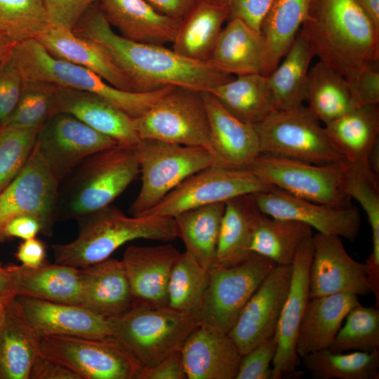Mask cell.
<instances>
[{"label": "cell", "mask_w": 379, "mask_h": 379, "mask_svg": "<svg viewBox=\"0 0 379 379\" xmlns=\"http://www.w3.org/2000/svg\"><path fill=\"white\" fill-rule=\"evenodd\" d=\"M72 31L102 44L131 79L135 92L168 86L208 91L234 78L208 62L187 59L164 45L138 42L117 34L99 2L88 8Z\"/></svg>", "instance_id": "obj_1"}, {"label": "cell", "mask_w": 379, "mask_h": 379, "mask_svg": "<svg viewBox=\"0 0 379 379\" xmlns=\"http://www.w3.org/2000/svg\"><path fill=\"white\" fill-rule=\"evenodd\" d=\"M300 32L314 56L347 81L379 67V29L357 0H311Z\"/></svg>", "instance_id": "obj_2"}, {"label": "cell", "mask_w": 379, "mask_h": 379, "mask_svg": "<svg viewBox=\"0 0 379 379\" xmlns=\"http://www.w3.org/2000/svg\"><path fill=\"white\" fill-rule=\"evenodd\" d=\"M77 237L52 246L56 263L77 268L109 258L124 244L137 239L171 241L178 238L173 218L158 215L128 217L112 204L80 220Z\"/></svg>", "instance_id": "obj_3"}, {"label": "cell", "mask_w": 379, "mask_h": 379, "mask_svg": "<svg viewBox=\"0 0 379 379\" xmlns=\"http://www.w3.org/2000/svg\"><path fill=\"white\" fill-rule=\"evenodd\" d=\"M9 59L24 81L95 93L132 119L144 114L171 87L147 92L117 88L86 68L55 58L36 39L16 44Z\"/></svg>", "instance_id": "obj_4"}, {"label": "cell", "mask_w": 379, "mask_h": 379, "mask_svg": "<svg viewBox=\"0 0 379 379\" xmlns=\"http://www.w3.org/2000/svg\"><path fill=\"white\" fill-rule=\"evenodd\" d=\"M139 173L132 147L117 144L92 154L59 192L56 218L80 220L110 205Z\"/></svg>", "instance_id": "obj_5"}, {"label": "cell", "mask_w": 379, "mask_h": 379, "mask_svg": "<svg viewBox=\"0 0 379 379\" xmlns=\"http://www.w3.org/2000/svg\"><path fill=\"white\" fill-rule=\"evenodd\" d=\"M109 319L111 338L139 367L152 366L180 350L190 333L201 323L197 317L168 307L138 305Z\"/></svg>", "instance_id": "obj_6"}, {"label": "cell", "mask_w": 379, "mask_h": 379, "mask_svg": "<svg viewBox=\"0 0 379 379\" xmlns=\"http://www.w3.org/2000/svg\"><path fill=\"white\" fill-rule=\"evenodd\" d=\"M133 148L142 180L140 190L129 209L134 216L152 208L191 175L218 165L213 155L202 147L141 139Z\"/></svg>", "instance_id": "obj_7"}, {"label": "cell", "mask_w": 379, "mask_h": 379, "mask_svg": "<svg viewBox=\"0 0 379 379\" xmlns=\"http://www.w3.org/2000/svg\"><path fill=\"white\" fill-rule=\"evenodd\" d=\"M132 124L140 140L202 147L213 155L201 91L172 86L144 114L132 119Z\"/></svg>", "instance_id": "obj_8"}, {"label": "cell", "mask_w": 379, "mask_h": 379, "mask_svg": "<svg viewBox=\"0 0 379 379\" xmlns=\"http://www.w3.org/2000/svg\"><path fill=\"white\" fill-rule=\"evenodd\" d=\"M254 126L260 154L319 165L345 159L332 147L320 121L302 105L275 110Z\"/></svg>", "instance_id": "obj_9"}, {"label": "cell", "mask_w": 379, "mask_h": 379, "mask_svg": "<svg viewBox=\"0 0 379 379\" xmlns=\"http://www.w3.org/2000/svg\"><path fill=\"white\" fill-rule=\"evenodd\" d=\"M319 165L260 154L247 168L265 183L295 197L338 207L352 205L343 185V163Z\"/></svg>", "instance_id": "obj_10"}, {"label": "cell", "mask_w": 379, "mask_h": 379, "mask_svg": "<svg viewBox=\"0 0 379 379\" xmlns=\"http://www.w3.org/2000/svg\"><path fill=\"white\" fill-rule=\"evenodd\" d=\"M275 265L255 253L234 265L214 264L209 268L201 321L229 333L246 302Z\"/></svg>", "instance_id": "obj_11"}, {"label": "cell", "mask_w": 379, "mask_h": 379, "mask_svg": "<svg viewBox=\"0 0 379 379\" xmlns=\"http://www.w3.org/2000/svg\"><path fill=\"white\" fill-rule=\"evenodd\" d=\"M60 182L36 143L21 171L0 193V243L8 239L5 227L13 218L28 215L39 220L41 233L53 234Z\"/></svg>", "instance_id": "obj_12"}, {"label": "cell", "mask_w": 379, "mask_h": 379, "mask_svg": "<svg viewBox=\"0 0 379 379\" xmlns=\"http://www.w3.org/2000/svg\"><path fill=\"white\" fill-rule=\"evenodd\" d=\"M274 187L248 168L212 165L187 178L143 215L173 218L190 208L225 202L242 194L268 191Z\"/></svg>", "instance_id": "obj_13"}, {"label": "cell", "mask_w": 379, "mask_h": 379, "mask_svg": "<svg viewBox=\"0 0 379 379\" xmlns=\"http://www.w3.org/2000/svg\"><path fill=\"white\" fill-rule=\"evenodd\" d=\"M41 352L72 369L81 379H134L139 366L112 338L41 337Z\"/></svg>", "instance_id": "obj_14"}, {"label": "cell", "mask_w": 379, "mask_h": 379, "mask_svg": "<svg viewBox=\"0 0 379 379\" xmlns=\"http://www.w3.org/2000/svg\"><path fill=\"white\" fill-rule=\"evenodd\" d=\"M118 144L66 113L51 115L40 127L36 145L61 182L92 154Z\"/></svg>", "instance_id": "obj_15"}, {"label": "cell", "mask_w": 379, "mask_h": 379, "mask_svg": "<svg viewBox=\"0 0 379 379\" xmlns=\"http://www.w3.org/2000/svg\"><path fill=\"white\" fill-rule=\"evenodd\" d=\"M312 240L310 298L338 293L358 296L373 293L365 262L356 261L347 253L341 237L317 232Z\"/></svg>", "instance_id": "obj_16"}, {"label": "cell", "mask_w": 379, "mask_h": 379, "mask_svg": "<svg viewBox=\"0 0 379 379\" xmlns=\"http://www.w3.org/2000/svg\"><path fill=\"white\" fill-rule=\"evenodd\" d=\"M313 253L312 237L298 248L292 263L289 291L284 304L274 337L277 352L272 361V379L297 378L300 358L295 351L298 328L309 295V272Z\"/></svg>", "instance_id": "obj_17"}, {"label": "cell", "mask_w": 379, "mask_h": 379, "mask_svg": "<svg viewBox=\"0 0 379 379\" xmlns=\"http://www.w3.org/2000/svg\"><path fill=\"white\" fill-rule=\"evenodd\" d=\"M291 274L292 265H275L246 302L228 333L241 355L274 335Z\"/></svg>", "instance_id": "obj_18"}, {"label": "cell", "mask_w": 379, "mask_h": 379, "mask_svg": "<svg viewBox=\"0 0 379 379\" xmlns=\"http://www.w3.org/2000/svg\"><path fill=\"white\" fill-rule=\"evenodd\" d=\"M266 215L299 221L318 232L339 236L354 241L361 227V215L352 205L338 207L295 197L281 189L253 194Z\"/></svg>", "instance_id": "obj_19"}, {"label": "cell", "mask_w": 379, "mask_h": 379, "mask_svg": "<svg viewBox=\"0 0 379 379\" xmlns=\"http://www.w3.org/2000/svg\"><path fill=\"white\" fill-rule=\"evenodd\" d=\"M22 315L40 336L69 335L88 338H111L109 318L73 304L15 296Z\"/></svg>", "instance_id": "obj_20"}, {"label": "cell", "mask_w": 379, "mask_h": 379, "mask_svg": "<svg viewBox=\"0 0 379 379\" xmlns=\"http://www.w3.org/2000/svg\"><path fill=\"white\" fill-rule=\"evenodd\" d=\"M180 252L173 245L132 246L121 260L134 305L168 307V285Z\"/></svg>", "instance_id": "obj_21"}, {"label": "cell", "mask_w": 379, "mask_h": 379, "mask_svg": "<svg viewBox=\"0 0 379 379\" xmlns=\"http://www.w3.org/2000/svg\"><path fill=\"white\" fill-rule=\"evenodd\" d=\"M180 351L187 379H235L242 357L228 333L202 322Z\"/></svg>", "instance_id": "obj_22"}, {"label": "cell", "mask_w": 379, "mask_h": 379, "mask_svg": "<svg viewBox=\"0 0 379 379\" xmlns=\"http://www.w3.org/2000/svg\"><path fill=\"white\" fill-rule=\"evenodd\" d=\"M53 108V114H70L119 145L133 147L140 140L132 118L95 93L54 86Z\"/></svg>", "instance_id": "obj_23"}, {"label": "cell", "mask_w": 379, "mask_h": 379, "mask_svg": "<svg viewBox=\"0 0 379 379\" xmlns=\"http://www.w3.org/2000/svg\"><path fill=\"white\" fill-rule=\"evenodd\" d=\"M208 113L212 152L218 165L247 168L260 154V142L253 124L227 112L208 91H201Z\"/></svg>", "instance_id": "obj_24"}, {"label": "cell", "mask_w": 379, "mask_h": 379, "mask_svg": "<svg viewBox=\"0 0 379 379\" xmlns=\"http://www.w3.org/2000/svg\"><path fill=\"white\" fill-rule=\"evenodd\" d=\"M36 39L55 58L86 68L117 88L135 92L131 79L100 43L51 25Z\"/></svg>", "instance_id": "obj_25"}, {"label": "cell", "mask_w": 379, "mask_h": 379, "mask_svg": "<svg viewBox=\"0 0 379 379\" xmlns=\"http://www.w3.org/2000/svg\"><path fill=\"white\" fill-rule=\"evenodd\" d=\"M80 305L106 318L121 315L134 306L121 260L107 258L79 268Z\"/></svg>", "instance_id": "obj_26"}, {"label": "cell", "mask_w": 379, "mask_h": 379, "mask_svg": "<svg viewBox=\"0 0 379 379\" xmlns=\"http://www.w3.org/2000/svg\"><path fill=\"white\" fill-rule=\"evenodd\" d=\"M103 13L122 36L138 42L173 43L180 20L164 15L145 0H100Z\"/></svg>", "instance_id": "obj_27"}, {"label": "cell", "mask_w": 379, "mask_h": 379, "mask_svg": "<svg viewBox=\"0 0 379 379\" xmlns=\"http://www.w3.org/2000/svg\"><path fill=\"white\" fill-rule=\"evenodd\" d=\"M359 303V296L349 293L310 298L296 338L298 357L329 348L347 313Z\"/></svg>", "instance_id": "obj_28"}, {"label": "cell", "mask_w": 379, "mask_h": 379, "mask_svg": "<svg viewBox=\"0 0 379 379\" xmlns=\"http://www.w3.org/2000/svg\"><path fill=\"white\" fill-rule=\"evenodd\" d=\"M15 296L80 305L79 268L58 263L5 267Z\"/></svg>", "instance_id": "obj_29"}, {"label": "cell", "mask_w": 379, "mask_h": 379, "mask_svg": "<svg viewBox=\"0 0 379 379\" xmlns=\"http://www.w3.org/2000/svg\"><path fill=\"white\" fill-rule=\"evenodd\" d=\"M41 340L14 298L5 305L0 321V379H29Z\"/></svg>", "instance_id": "obj_30"}, {"label": "cell", "mask_w": 379, "mask_h": 379, "mask_svg": "<svg viewBox=\"0 0 379 379\" xmlns=\"http://www.w3.org/2000/svg\"><path fill=\"white\" fill-rule=\"evenodd\" d=\"M227 16L226 6L217 0H198L180 20L173 50L187 59L207 62Z\"/></svg>", "instance_id": "obj_31"}, {"label": "cell", "mask_w": 379, "mask_h": 379, "mask_svg": "<svg viewBox=\"0 0 379 379\" xmlns=\"http://www.w3.org/2000/svg\"><path fill=\"white\" fill-rule=\"evenodd\" d=\"M263 215L253 194L225 201L217 246L215 265L232 266L247 260L256 224Z\"/></svg>", "instance_id": "obj_32"}, {"label": "cell", "mask_w": 379, "mask_h": 379, "mask_svg": "<svg viewBox=\"0 0 379 379\" xmlns=\"http://www.w3.org/2000/svg\"><path fill=\"white\" fill-rule=\"evenodd\" d=\"M264 46L259 34L239 19L227 20L207 62L231 75L262 74Z\"/></svg>", "instance_id": "obj_33"}, {"label": "cell", "mask_w": 379, "mask_h": 379, "mask_svg": "<svg viewBox=\"0 0 379 379\" xmlns=\"http://www.w3.org/2000/svg\"><path fill=\"white\" fill-rule=\"evenodd\" d=\"M310 1H272L260 28L264 46L262 75H269L290 48L306 17Z\"/></svg>", "instance_id": "obj_34"}, {"label": "cell", "mask_w": 379, "mask_h": 379, "mask_svg": "<svg viewBox=\"0 0 379 379\" xmlns=\"http://www.w3.org/2000/svg\"><path fill=\"white\" fill-rule=\"evenodd\" d=\"M305 101L324 124L360 107L348 81L321 60L309 69Z\"/></svg>", "instance_id": "obj_35"}, {"label": "cell", "mask_w": 379, "mask_h": 379, "mask_svg": "<svg viewBox=\"0 0 379 379\" xmlns=\"http://www.w3.org/2000/svg\"><path fill=\"white\" fill-rule=\"evenodd\" d=\"M324 128L332 147L346 160H366L378 140V104L360 106Z\"/></svg>", "instance_id": "obj_36"}, {"label": "cell", "mask_w": 379, "mask_h": 379, "mask_svg": "<svg viewBox=\"0 0 379 379\" xmlns=\"http://www.w3.org/2000/svg\"><path fill=\"white\" fill-rule=\"evenodd\" d=\"M208 92L227 112L247 124L255 125L275 111L267 77L262 74L237 76Z\"/></svg>", "instance_id": "obj_37"}, {"label": "cell", "mask_w": 379, "mask_h": 379, "mask_svg": "<svg viewBox=\"0 0 379 379\" xmlns=\"http://www.w3.org/2000/svg\"><path fill=\"white\" fill-rule=\"evenodd\" d=\"M314 56L299 31L284 60L267 76L275 110L297 107L305 101L310 65Z\"/></svg>", "instance_id": "obj_38"}, {"label": "cell", "mask_w": 379, "mask_h": 379, "mask_svg": "<svg viewBox=\"0 0 379 379\" xmlns=\"http://www.w3.org/2000/svg\"><path fill=\"white\" fill-rule=\"evenodd\" d=\"M225 208V202H217L184 211L173 217L185 252L207 269L215 262Z\"/></svg>", "instance_id": "obj_39"}, {"label": "cell", "mask_w": 379, "mask_h": 379, "mask_svg": "<svg viewBox=\"0 0 379 379\" xmlns=\"http://www.w3.org/2000/svg\"><path fill=\"white\" fill-rule=\"evenodd\" d=\"M312 230L305 223L263 213L255 227L251 251L276 265H292L301 244L312 237Z\"/></svg>", "instance_id": "obj_40"}, {"label": "cell", "mask_w": 379, "mask_h": 379, "mask_svg": "<svg viewBox=\"0 0 379 379\" xmlns=\"http://www.w3.org/2000/svg\"><path fill=\"white\" fill-rule=\"evenodd\" d=\"M302 364L314 379H378L379 350L348 354L324 349L302 357Z\"/></svg>", "instance_id": "obj_41"}, {"label": "cell", "mask_w": 379, "mask_h": 379, "mask_svg": "<svg viewBox=\"0 0 379 379\" xmlns=\"http://www.w3.org/2000/svg\"><path fill=\"white\" fill-rule=\"evenodd\" d=\"M208 281L209 269L186 252L180 253L169 278L168 307L200 320Z\"/></svg>", "instance_id": "obj_42"}, {"label": "cell", "mask_w": 379, "mask_h": 379, "mask_svg": "<svg viewBox=\"0 0 379 379\" xmlns=\"http://www.w3.org/2000/svg\"><path fill=\"white\" fill-rule=\"evenodd\" d=\"M343 185L347 194L356 199L366 212L372 232L373 249L366 262L379 269V185L378 177L366 160L343 163Z\"/></svg>", "instance_id": "obj_43"}, {"label": "cell", "mask_w": 379, "mask_h": 379, "mask_svg": "<svg viewBox=\"0 0 379 379\" xmlns=\"http://www.w3.org/2000/svg\"><path fill=\"white\" fill-rule=\"evenodd\" d=\"M49 25L42 0H0V32L15 45L36 39Z\"/></svg>", "instance_id": "obj_44"}, {"label": "cell", "mask_w": 379, "mask_h": 379, "mask_svg": "<svg viewBox=\"0 0 379 379\" xmlns=\"http://www.w3.org/2000/svg\"><path fill=\"white\" fill-rule=\"evenodd\" d=\"M346 321L328 348L341 353L354 350L371 352L379 350V310L357 304L346 316Z\"/></svg>", "instance_id": "obj_45"}, {"label": "cell", "mask_w": 379, "mask_h": 379, "mask_svg": "<svg viewBox=\"0 0 379 379\" xmlns=\"http://www.w3.org/2000/svg\"><path fill=\"white\" fill-rule=\"evenodd\" d=\"M40 127L0 126V193L25 165Z\"/></svg>", "instance_id": "obj_46"}, {"label": "cell", "mask_w": 379, "mask_h": 379, "mask_svg": "<svg viewBox=\"0 0 379 379\" xmlns=\"http://www.w3.org/2000/svg\"><path fill=\"white\" fill-rule=\"evenodd\" d=\"M54 86L24 81L22 94L13 112L2 126H41L53 114Z\"/></svg>", "instance_id": "obj_47"}, {"label": "cell", "mask_w": 379, "mask_h": 379, "mask_svg": "<svg viewBox=\"0 0 379 379\" xmlns=\"http://www.w3.org/2000/svg\"><path fill=\"white\" fill-rule=\"evenodd\" d=\"M277 347L274 335L242 355L235 379H272L271 364Z\"/></svg>", "instance_id": "obj_48"}, {"label": "cell", "mask_w": 379, "mask_h": 379, "mask_svg": "<svg viewBox=\"0 0 379 379\" xmlns=\"http://www.w3.org/2000/svg\"><path fill=\"white\" fill-rule=\"evenodd\" d=\"M24 80L10 59L0 66V126L5 124L15 108Z\"/></svg>", "instance_id": "obj_49"}, {"label": "cell", "mask_w": 379, "mask_h": 379, "mask_svg": "<svg viewBox=\"0 0 379 379\" xmlns=\"http://www.w3.org/2000/svg\"><path fill=\"white\" fill-rule=\"evenodd\" d=\"M50 25L72 30L82 15L100 0H42Z\"/></svg>", "instance_id": "obj_50"}, {"label": "cell", "mask_w": 379, "mask_h": 379, "mask_svg": "<svg viewBox=\"0 0 379 379\" xmlns=\"http://www.w3.org/2000/svg\"><path fill=\"white\" fill-rule=\"evenodd\" d=\"M228 11L227 20L239 19L260 34L262 20L272 0H217Z\"/></svg>", "instance_id": "obj_51"}, {"label": "cell", "mask_w": 379, "mask_h": 379, "mask_svg": "<svg viewBox=\"0 0 379 379\" xmlns=\"http://www.w3.org/2000/svg\"><path fill=\"white\" fill-rule=\"evenodd\" d=\"M134 379H187L181 351L173 352L152 366L139 367Z\"/></svg>", "instance_id": "obj_52"}, {"label": "cell", "mask_w": 379, "mask_h": 379, "mask_svg": "<svg viewBox=\"0 0 379 379\" xmlns=\"http://www.w3.org/2000/svg\"><path fill=\"white\" fill-rule=\"evenodd\" d=\"M348 82L359 106L379 103V67L368 68Z\"/></svg>", "instance_id": "obj_53"}, {"label": "cell", "mask_w": 379, "mask_h": 379, "mask_svg": "<svg viewBox=\"0 0 379 379\" xmlns=\"http://www.w3.org/2000/svg\"><path fill=\"white\" fill-rule=\"evenodd\" d=\"M29 379H81L80 376L58 361L41 353L35 359Z\"/></svg>", "instance_id": "obj_54"}, {"label": "cell", "mask_w": 379, "mask_h": 379, "mask_svg": "<svg viewBox=\"0 0 379 379\" xmlns=\"http://www.w3.org/2000/svg\"><path fill=\"white\" fill-rule=\"evenodd\" d=\"M46 246L36 237L25 239L15 253L16 258L22 265L32 268L44 265L46 260Z\"/></svg>", "instance_id": "obj_55"}, {"label": "cell", "mask_w": 379, "mask_h": 379, "mask_svg": "<svg viewBox=\"0 0 379 379\" xmlns=\"http://www.w3.org/2000/svg\"><path fill=\"white\" fill-rule=\"evenodd\" d=\"M41 232V226L37 219L28 215H19L11 219L5 227L7 239L18 237L25 239L36 237Z\"/></svg>", "instance_id": "obj_56"}, {"label": "cell", "mask_w": 379, "mask_h": 379, "mask_svg": "<svg viewBox=\"0 0 379 379\" xmlns=\"http://www.w3.org/2000/svg\"><path fill=\"white\" fill-rule=\"evenodd\" d=\"M159 13L181 20L198 0H145Z\"/></svg>", "instance_id": "obj_57"}, {"label": "cell", "mask_w": 379, "mask_h": 379, "mask_svg": "<svg viewBox=\"0 0 379 379\" xmlns=\"http://www.w3.org/2000/svg\"><path fill=\"white\" fill-rule=\"evenodd\" d=\"M15 297L13 287L6 269L0 263V302L6 305Z\"/></svg>", "instance_id": "obj_58"}, {"label": "cell", "mask_w": 379, "mask_h": 379, "mask_svg": "<svg viewBox=\"0 0 379 379\" xmlns=\"http://www.w3.org/2000/svg\"><path fill=\"white\" fill-rule=\"evenodd\" d=\"M377 28L379 29V0H357Z\"/></svg>", "instance_id": "obj_59"}, {"label": "cell", "mask_w": 379, "mask_h": 379, "mask_svg": "<svg viewBox=\"0 0 379 379\" xmlns=\"http://www.w3.org/2000/svg\"><path fill=\"white\" fill-rule=\"evenodd\" d=\"M15 46L0 32V66L9 59Z\"/></svg>", "instance_id": "obj_60"}, {"label": "cell", "mask_w": 379, "mask_h": 379, "mask_svg": "<svg viewBox=\"0 0 379 379\" xmlns=\"http://www.w3.org/2000/svg\"><path fill=\"white\" fill-rule=\"evenodd\" d=\"M366 161L372 171L378 177L379 175V140L371 149Z\"/></svg>", "instance_id": "obj_61"}, {"label": "cell", "mask_w": 379, "mask_h": 379, "mask_svg": "<svg viewBox=\"0 0 379 379\" xmlns=\"http://www.w3.org/2000/svg\"><path fill=\"white\" fill-rule=\"evenodd\" d=\"M5 305L0 302V321L4 312Z\"/></svg>", "instance_id": "obj_62"}, {"label": "cell", "mask_w": 379, "mask_h": 379, "mask_svg": "<svg viewBox=\"0 0 379 379\" xmlns=\"http://www.w3.org/2000/svg\"></svg>", "instance_id": "obj_63"}]
</instances>
